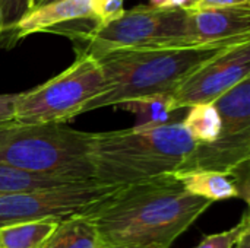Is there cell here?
<instances>
[{"mask_svg": "<svg viewBox=\"0 0 250 248\" xmlns=\"http://www.w3.org/2000/svg\"><path fill=\"white\" fill-rule=\"evenodd\" d=\"M212 202L188 193L174 175L125 186L88 216L108 247L170 248Z\"/></svg>", "mask_w": 250, "mask_h": 248, "instance_id": "6da1fadb", "label": "cell"}, {"mask_svg": "<svg viewBox=\"0 0 250 248\" xmlns=\"http://www.w3.org/2000/svg\"><path fill=\"white\" fill-rule=\"evenodd\" d=\"M245 41H250V38L205 45L119 50L101 54L97 58L104 73V91L91 99L81 114L104 107H119L129 101L173 95L202 64Z\"/></svg>", "mask_w": 250, "mask_h": 248, "instance_id": "7a4b0ae2", "label": "cell"}, {"mask_svg": "<svg viewBox=\"0 0 250 248\" xmlns=\"http://www.w3.org/2000/svg\"><path fill=\"white\" fill-rule=\"evenodd\" d=\"M198 148L199 143L182 123L92 133L91 159L95 181L105 186H130L182 174Z\"/></svg>", "mask_w": 250, "mask_h": 248, "instance_id": "3957f363", "label": "cell"}, {"mask_svg": "<svg viewBox=\"0 0 250 248\" xmlns=\"http://www.w3.org/2000/svg\"><path fill=\"white\" fill-rule=\"evenodd\" d=\"M91 139L92 133L66 124L0 123V165L76 183L95 181Z\"/></svg>", "mask_w": 250, "mask_h": 248, "instance_id": "277c9868", "label": "cell"}, {"mask_svg": "<svg viewBox=\"0 0 250 248\" xmlns=\"http://www.w3.org/2000/svg\"><path fill=\"white\" fill-rule=\"evenodd\" d=\"M188 18L185 7L138 6L72 38L81 42L78 54L94 57L119 50L183 47L189 45Z\"/></svg>", "mask_w": 250, "mask_h": 248, "instance_id": "5b68a950", "label": "cell"}, {"mask_svg": "<svg viewBox=\"0 0 250 248\" xmlns=\"http://www.w3.org/2000/svg\"><path fill=\"white\" fill-rule=\"evenodd\" d=\"M104 73L97 57L78 58L50 80L16 95L13 121L22 124H64L104 91Z\"/></svg>", "mask_w": 250, "mask_h": 248, "instance_id": "8992f818", "label": "cell"}, {"mask_svg": "<svg viewBox=\"0 0 250 248\" xmlns=\"http://www.w3.org/2000/svg\"><path fill=\"white\" fill-rule=\"evenodd\" d=\"M122 187L125 186L88 181L40 191L0 194V228L40 219L63 221L78 215H89L119 193Z\"/></svg>", "mask_w": 250, "mask_h": 248, "instance_id": "52a82bcc", "label": "cell"}, {"mask_svg": "<svg viewBox=\"0 0 250 248\" xmlns=\"http://www.w3.org/2000/svg\"><path fill=\"white\" fill-rule=\"evenodd\" d=\"M250 77V41L233 45L195 70L171 95L173 108L212 104L229 89Z\"/></svg>", "mask_w": 250, "mask_h": 248, "instance_id": "ba28073f", "label": "cell"}, {"mask_svg": "<svg viewBox=\"0 0 250 248\" xmlns=\"http://www.w3.org/2000/svg\"><path fill=\"white\" fill-rule=\"evenodd\" d=\"M188 10L189 45L250 38V6Z\"/></svg>", "mask_w": 250, "mask_h": 248, "instance_id": "9c48e42d", "label": "cell"}, {"mask_svg": "<svg viewBox=\"0 0 250 248\" xmlns=\"http://www.w3.org/2000/svg\"><path fill=\"white\" fill-rule=\"evenodd\" d=\"M94 19L91 0H59L28 10L15 26V39L35 32H45L63 23Z\"/></svg>", "mask_w": 250, "mask_h": 248, "instance_id": "30bf717a", "label": "cell"}, {"mask_svg": "<svg viewBox=\"0 0 250 248\" xmlns=\"http://www.w3.org/2000/svg\"><path fill=\"white\" fill-rule=\"evenodd\" d=\"M212 104L221 118V134L236 136L250 132V77L229 89Z\"/></svg>", "mask_w": 250, "mask_h": 248, "instance_id": "8fae6325", "label": "cell"}, {"mask_svg": "<svg viewBox=\"0 0 250 248\" xmlns=\"http://www.w3.org/2000/svg\"><path fill=\"white\" fill-rule=\"evenodd\" d=\"M182 187L196 196L209 202H223L240 197L237 186L230 174L217 171H193L174 174Z\"/></svg>", "mask_w": 250, "mask_h": 248, "instance_id": "7c38bea8", "label": "cell"}, {"mask_svg": "<svg viewBox=\"0 0 250 248\" xmlns=\"http://www.w3.org/2000/svg\"><path fill=\"white\" fill-rule=\"evenodd\" d=\"M42 248H107V246L91 218L78 215L60 221Z\"/></svg>", "mask_w": 250, "mask_h": 248, "instance_id": "4fadbf2b", "label": "cell"}, {"mask_svg": "<svg viewBox=\"0 0 250 248\" xmlns=\"http://www.w3.org/2000/svg\"><path fill=\"white\" fill-rule=\"evenodd\" d=\"M60 221L40 219L0 228V248H42Z\"/></svg>", "mask_w": 250, "mask_h": 248, "instance_id": "5bb4252c", "label": "cell"}, {"mask_svg": "<svg viewBox=\"0 0 250 248\" xmlns=\"http://www.w3.org/2000/svg\"><path fill=\"white\" fill-rule=\"evenodd\" d=\"M67 184H76V181L42 175V174H32V172L0 165V194L40 191V190L67 186Z\"/></svg>", "mask_w": 250, "mask_h": 248, "instance_id": "9a60e30c", "label": "cell"}, {"mask_svg": "<svg viewBox=\"0 0 250 248\" xmlns=\"http://www.w3.org/2000/svg\"><path fill=\"white\" fill-rule=\"evenodd\" d=\"M185 130L198 143H212L221 137V118L214 104H198L189 107L182 121Z\"/></svg>", "mask_w": 250, "mask_h": 248, "instance_id": "2e32d148", "label": "cell"}, {"mask_svg": "<svg viewBox=\"0 0 250 248\" xmlns=\"http://www.w3.org/2000/svg\"><path fill=\"white\" fill-rule=\"evenodd\" d=\"M122 110H126L136 115L139 127H157L168 124L171 114L176 111L173 108L171 95L151 96L136 101H129L119 105Z\"/></svg>", "mask_w": 250, "mask_h": 248, "instance_id": "e0dca14e", "label": "cell"}, {"mask_svg": "<svg viewBox=\"0 0 250 248\" xmlns=\"http://www.w3.org/2000/svg\"><path fill=\"white\" fill-rule=\"evenodd\" d=\"M250 231L249 212L246 210L240 219V222L223 232L207 235L195 248H234L240 241V238Z\"/></svg>", "mask_w": 250, "mask_h": 248, "instance_id": "ac0fdd59", "label": "cell"}, {"mask_svg": "<svg viewBox=\"0 0 250 248\" xmlns=\"http://www.w3.org/2000/svg\"><path fill=\"white\" fill-rule=\"evenodd\" d=\"M26 12V0H0V37L13 32Z\"/></svg>", "mask_w": 250, "mask_h": 248, "instance_id": "d6986e66", "label": "cell"}, {"mask_svg": "<svg viewBox=\"0 0 250 248\" xmlns=\"http://www.w3.org/2000/svg\"><path fill=\"white\" fill-rule=\"evenodd\" d=\"M125 0H91L92 12L95 16V25L105 23L120 15L123 9Z\"/></svg>", "mask_w": 250, "mask_h": 248, "instance_id": "ffe728a7", "label": "cell"}, {"mask_svg": "<svg viewBox=\"0 0 250 248\" xmlns=\"http://www.w3.org/2000/svg\"><path fill=\"white\" fill-rule=\"evenodd\" d=\"M236 6H250V0H201L192 9H223Z\"/></svg>", "mask_w": 250, "mask_h": 248, "instance_id": "44dd1931", "label": "cell"}, {"mask_svg": "<svg viewBox=\"0 0 250 248\" xmlns=\"http://www.w3.org/2000/svg\"><path fill=\"white\" fill-rule=\"evenodd\" d=\"M18 94H0V123L13 120V107Z\"/></svg>", "mask_w": 250, "mask_h": 248, "instance_id": "7402d4cb", "label": "cell"}, {"mask_svg": "<svg viewBox=\"0 0 250 248\" xmlns=\"http://www.w3.org/2000/svg\"><path fill=\"white\" fill-rule=\"evenodd\" d=\"M154 7H186L188 0H149Z\"/></svg>", "mask_w": 250, "mask_h": 248, "instance_id": "603a6c76", "label": "cell"}, {"mask_svg": "<svg viewBox=\"0 0 250 248\" xmlns=\"http://www.w3.org/2000/svg\"><path fill=\"white\" fill-rule=\"evenodd\" d=\"M234 248H250V231L240 238V241L236 244Z\"/></svg>", "mask_w": 250, "mask_h": 248, "instance_id": "cb8c5ba5", "label": "cell"}, {"mask_svg": "<svg viewBox=\"0 0 250 248\" xmlns=\"http://www.w3.org/2000/svg\"><path fill=\"white\" fill-rule=\"evenodd\" d=\"M42 0H26V6H28V10L34 9L35 6H38Z\"/></svg>", "mask_w": 250, "mask_h": 248, "instance_id": "d4e9b609", "label": "cell"}, {"mask_svg": "<svg viewBox=\"0 0 250 248\" xmlns=\"http://www.w3.org/2000/svg\"><path fill=\"white\" fill-rule=\"evenodd\" d=\"M201 0H188V4H186V7L185 9H192L196 3H199Z\"/></svg>", "mask_w": 250, "mask_h": 248, "instance_id": "484cf974", "label": "cell"}, {"mask_svg": "<svg viewBox=\"0 0 250 248\" xmlns=\"http://www.w3.org/2000/svg\"><path fill=\"white\" fill-rule=\"evenodd\" d=\"M107 248H157V247H133V246H114V247H108Z\"/></svg>", "mask_w": 250, "mask_h": 248, "instance_id": "4316f807", "label": "cell"}, {"mask_svg": "<svg viewBox=\"0 0 250 248\" xmlns=\"http://www.w3.org/2000/svg\"><path fill=\"white\" fill-rule=\"evenodd\" d=\"M53 1H59V0H42L38 6H41V4H47V3H53ZM37 7V6H35Z\"/></svg>", "mask_w": 250, "mask_h": 248, "instance_id": "83f0119b", "label": "cell"}]
</instances>
